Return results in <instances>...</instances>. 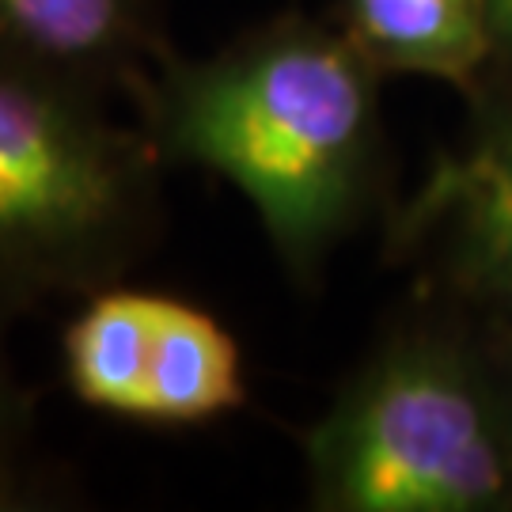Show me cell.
Listing matches in <instances>:
<instances>
[{
  "label": "cell",
  "mask_w": 512,
  "mask_h": 512,
  "mask_svg": "<svg viewBox=\"0 0 512 512\" xmlns=\"http://www.w3.org/2000/svg\"><path fill=\"white\" fill-rule=\"evenodd\" d=\"M171 50L160 0H0V65L114 99Z\"/></svg>",
  "instance_id": "8992f818"
},
{
  "label": "cell",
  "mask_w": 512,
  "mask_h": 512,
  "mask_svg": "<svg viewBox=\"0 0 512 512\" xmlns=\"http://www.w3.org/2000/svg\"><path fill=\"white\" fill-rule=\"evenodd\" d=\"M490 57L475 92L463 99L467 114H505L512 110V0H486Z\"/></svg>",
  "instance_id": "9c48e42d"
},
{
  "label": "cell",
  "mask_w": 512,
  "mask_h": 512,
  "mask_svg": "<svg viewBox=\"0 0 512 512\" xmlns=\"http://www.w3.org/2000/svg\"><path fill=\"white\" fill-rule=\"evenodd\" d=\"M296 444L315 512H512V346L406 293Z\"/></svg>",
  "instance_id": "7a4b0ae2"
},
{
  "label": "cell",
  "mask_w": 512,
  "mask_h": 512,
  "mask_svg": "<svg viewBox=\"0 0 512 512\" xmlns=\"http://www.w3.org/2000/svg\"><path fill=\"white\" fill-rule=\"evenodd\" d=\"M61 376L80 406L190 429L247 406L243 346L194 300L126 281L95 289L61 330Z\"/></svg>",
  "instance_id": "277c9868"
},
{
  "label": "cell",
  "mask_w": 512,
  "mask_h": 512,
  "mask_svg": "<svg viewBox=\"0 0 512 512\" xmlns=\"http://www.w3.org/2000/svg\"><path fill=\"white\" fill-rule=\"evenodd\" d=\"M0 319V512L35 509L38 467H35V395L23 387L4 349Z\"/></svg>",
  "instance_id": "ba28073f"
},
{
  "label": "cell",
  "mask_w": 512,
  "mask_h": 512,
  "mask_svg": "<svg viewBox=\"0 0 512 512\" xmlns=\"http://www.w3.org/2000/svg\"><path fill=\"white\" fill-rule=\"evenodd\" d=\"M380 255L406 293L463 311L512 346V110L467 114L384 217Z\"/></svg>",
  "instance_id": "5b68a950"
},
{
  "label": "cell",
  "mask_w": 512,
  "mask_h": 512,
  "mask_svg": "<svg viewBox=\"0 0 512 512\" xmlns=\"http://www.w3.org/2000/svg\"><path fill=\"white\" fill-rule=\"evenodd\" d=\"M384 76H425L475 92L490 57L486 0H334L327 8Z\"/></svg>",
  "instance_id": "52a82bcc"
},
{
  "label": "cell",
  "mask_w": 512,
  "mask_h": 512,
  "mask_svg": "<svg viewBox=\"0 0 512 512\" xmlns=\"http://www.w3.org/2000/svg\"><path fill=\"white\" fill-rule=\"evenodd\" d=\"M110 99L0 65V319L126 281L164 232V160Z\"/></svg>",
  "instance_id": "3957f363"
},
{
  "label": "cell",
  "mask_w": 512,
  "mask_h": 512,
  "mask_svg": "<svg viewBox=\"0 0 512 512\" xmlns=\"http://www.w3.org/2000/svg\"><path fill=\"white\" fill-rule=\"evenodd\" d=\"M384 80L330 12L285 8L205 57L171 46L126 99L160 160L236 186L293 289L315 293L395 205Z\"/></svg>",
  "instance_id": "6da1fadb"
}]
</instances>
